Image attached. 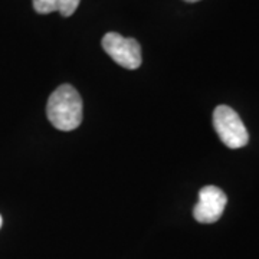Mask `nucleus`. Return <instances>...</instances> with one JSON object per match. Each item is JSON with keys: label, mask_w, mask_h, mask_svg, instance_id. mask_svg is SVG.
I'll return each instance as SVG.
<instances>
[{"label": "nucleus", "mask_w": 259, "mask_h": 259, "mask_svg": "<svg viewBox=\"0 0 259 259\" xmlns=\"http://www.w3.org/2000/svg\"><path fill=\"white\" fill-rule=\"evenodd\" d=\"M2 223H3V221H2V216H0V228H2Z\"/></svg>", "instance_id": "nucleus-8"}, {"label": "nucleus", "mask_w": 259, "mask_h": 259, "mask_svg": "<svg viewBox=\"0 0 259 259\" xmlns=\"http://www.w3.org/2000/svg\"><path fill=\"white\" fill-rule=\"evenodd\" d=\"M102 49L111 59L125 69H137L141 66V47L134 37H124L117 32H108L102 37Z\"/></svg>", "instance_id": "nucleus-3"}, {"label": "nucleus", "mask_w": 259, "mask_h": 259, "mask_svg": "<svg viewBox=\"0 0 259 259\" xmlns=\"http://www.w3.org/2000/svg\"><path fill=\"white\" fill-rule=\"evenodd\" d=\"M213 127L226 147L242 148L249 141V134L241 117L228 105H219L213 111Z\"/></svg>", "instance_id": "nucleus-2"}, {"label": "nucleus", "mask_w": 259, "mask_h": 259, "mask_svg": "<svg viewBox=\"0 0 259 259\" xmlns=\"http://www.w3.org/2000/svg\"><path fill=\"white\" fill-rule=\"evenodd\" d=\"M82 100L72 85L64 83L51 94L47 104V117L56 130L72 131L82 122Z\"/></svg>", "instance_id": "nucleus-1"}, {"label": "nucleus", "mask_w": 259, "mask_h": 259, "mask_svg": "<svg viewBox=\"0 0 259 259\" xmlns=\"http://www.w3.org/2000/svg\"><path fill=\"white\" fill-rule=\"evenodd\" d=\"M79 2L81 0H61V6H59V13L64 16V18H69L72 16L78 6H79Z\"/></svg>", "instance_id": "nucleus-6"}, {"label": "nucleus", "mask_w": 259, "mask_h": 259, "mask_svg": "<svg viewBox=\"0 0 259 259\" xmlns=\"http://www.w3.org/2000/svg\"><path fill=\"white\" fill-rule=\"evenodd\" d=\"M185 2H189V3H194V2H199V0H185Z\"/></svg>", "instance_id": "nucleus-7"}, {"label": "nucleus", "mask_w": 259, "mask_h": 259, "mask_svg": "<svg viewBox=\"0 0 259 259\" xmlns=\"http://www.w3.org/2000/svg\"><path fill=\"white\" fill-rule=\"evenodd\" d=\"M228 197L216 186H204L199 192V202L194 206L193 216L199 223H214L222 218Z\"/></svg>", "instance_id": "nucleus-4"}, {"label": "nucleus", "mask_w": 259, "mask_h": 259, "mask_svg": "<svg viewBox=\"0 0 259 259\" xmlns=\"http://www.w3.org/2000/svg\"><path fill=\"white\" fill-rule=\"evenodd\" d=\"M61 0H33V9L40 15H49L59 12Z\"/></svg>", "instance_id": "nucleus-5"}]
</instances>
